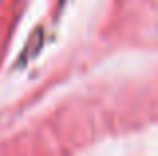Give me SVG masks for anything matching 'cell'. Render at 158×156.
I'll use <instances>...</instances> for the list:
<instances>
[{"mask_svg": "<svg viewBox=\"0 0 158 156\" xmlns=\"http://www.w3.org/2000/svg\"><path fill=\"white\" fill-rule=\"evenodd\" d=\"M42 44H44V32H42V28H36V30L30 34V40L26 42V46H24L18 62H16V66L20 68L22 64H26L28 60H32L36 54H38V50L42 48Z\"/></svg>", "mask_w": 158, "mask_h": 156, "instance_id": "obj_1", "label": "cell"}]
</instances>
